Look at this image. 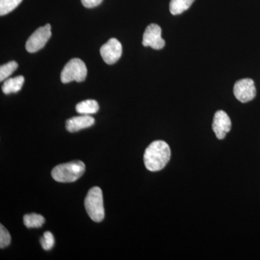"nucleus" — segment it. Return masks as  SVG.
<instances>
[{"label": "nucleus", "instance_id": "13", "mask_svg": "<svg viewBox=\"0 0 260 260\" xmlns=\"http://www.w3.org/2000/svg\"><path fill=\"white\" fill-rule=\"evenodd\" d=\"M194 0H171L169 9L174 15H180L190 8Z\"/></svg>", "mask_w": 260, "mask_h": 260}, {"label": "nucleus", "instance_id": "2", "mask_svg": "<svg viewBox=\"0 0 260 260\" xmlns=\"http://www.w3.org/2000/svg\"><path fill=\"white\" fill-rule=\"evenodd\" d=\"M85 164L81 160H74L59 164L51 171V177L58 182H74L85 173Z\"/></svg>", "mask_w": 260, "mask_h": 260}, {"label": "nucleus", "instance_id": "10", "mask_svg": "<svg viewBox=\"0 0 260 260\" xmlns=\"http://www.w3.org/2000/svg\"><path fill=\"white\" fill-rule=\"evenodd\" d=\"M94 123L95 119L90 115L74 116L66 121V129L70 133H76L93 126Z\"/></svg>", "mask_w": 260, "mask_h": 260}, {"label": "nucleus", "instance_id": "7", "mask_svg": "<svg viewBox=\"0 0 260 260\" xmlns=\"http://www.w3.org/2000/svg\"><path fill=\"white\" fill-rule=\"evenodd\" d=\"M165 40L161 37V28L155 23L150 24L145 29L143 38V45L160 50L165 47Z\"/></svg>", "mask_w": 260, "mask_h": 260}, {"label": "nucleus", "instance_id": "6", "mask_svg": "<svg viewBox=\"0 0 260 260\" xmlns=\"http://www.w3.org/2000/svg\"><path fill=\"white\" fill-rule=\"evenodd\" d=\"M234 93L237 100L240 102H251L256 95L254 82L250 78L239 80L234 85Z\"/></svg>", "mask_w": 260, "mask_h": 260}, {"label": "nucleus", "instance_id": "8", "mask_svg": "<svg viewBox=\"0 0 260 260\" xmlns=\"http://www.w3.org/2000/svg\"><path fill=\"white\" fill-rule=\"evenodd\" d=\"M100 53L107 64H113L120 59L122 46L117 39L112 38L101 47Z\"/></svg>", "mask_w": 260, "mask_h": 260}, {"label": "nucleus", "instance_id": "17", "mask_svg": "<svg viewBox=\"0 0 260 260\" xmlns=\"http://www.w3.org/2000/svg\"><path fill=\"white\" fill-rule=\"evenodd\" d=\"M54 242H55V241H54V236L49 232L44 233V236L40 239L42 248L46 251L50 250L52 249L54 245Z\"/></svg>", "mask_w": 260, "mask_h": 260}, {"label": "nucleus", "instance_id": "11", "mask_svg": "<svg viewBox=\"0 0 260 260\" xmlns=\"http://www.w3.org/2000/svg\"><path fill=\"white\" fill-rule=\"evenodd\" d=\"M24 82H25V78L21 75L13 78H8L5 80L3 85V93L5 94L18 93L21 90Z\"/></svg>", "mask_w": 260, "mask_h": 260}, {"label": "nucleus", "instance_id": "15", "mask_svg": "<svg viewBox=\"0 0 260 260\" xmlns=\"http://www.w3.org/2000/svg\"><path fill=\"white\" fill-rule=\"evenodd\" d=\"M23 0H0V15H5L14 10Z\"/></svg>", "mask_w": 260, "mask_h": 260}, {"label": "nucleus", "instance_id": "18", "mask_svg": "<svg viewBox=\"0 0 260 260\" xmlns=\"http://www.w3.org/2000/svg\"><path fill=\"white\" fill-rule=\"evenodd\" d=\"M10 242H11V237L10 233L1 224L0 225V247L1 249H4L9 246Z\"/></svg>", "mask_w": 260, "mask_h": 260}, {"label": "nucleus", "instance_id": "14", "mask_svg": "<svg viewBox=\"0 0 260 260\" xmlns=\"http://www.w3.org/2000/svg\"><path fill=\"white\" fill-rule=\"evenodd\" d=\"M24 224L28 229L31 228H40L44 225L45 219L42 215L37 213L28 214L23 218Z\"/></svg>", "mask_w": 260, "mask_h": 260}, {"label": "nucleus", "instance_id": "4", "mask_svg": "<svg viewBox=\"0 0 260 260\" xmlns=\"http://www.w3.org/2000/svg\"><path fill=\"white\" fill-rule=\"evenodd\" d=\"M88 73L84 61L78 58L70 59L61 73V80L63 83L72 81L83 82L85 80Z\"/></svg>", "mask_w": 260, "mask_h": 260}, {"label": "nucleus", "instance_id": "19", "mask_svg": "<svg viewBox=\"0 0 260 260\" xmlns=\"http://www.w3.org/2000/svg\"><path fill=\"white\" fill-rule=\"evenodd\" d=\"M103 0H81L82 4L87 8H93L99 6Z\"/></svg>", "mask_w": 260, "mask_h": 260}, {"label": "nucleus", "instance_id": "12", "mask_svg": "<svg viewBox=\"0 0 260 260\" xmlns=\"http://www.w3.org/2000/svg\"><path fill=\"white\" fill-rule=\"evenodd\" d=\"M99 109V105L96 101L86 100L77 104L76 111L81 115H90L95 114Z\"/></svg>", "mask_w": 260, "mask_h": 260}, {"label": "nucleus", "instance_id": "1", "mask_svg": "<svg viewBox=\"0 0 260 260\" xmlns=\"http://www.w3.org/2000/svg\"><path fill=\"white\" fill-rule=\"evenodd\" d=\"M170 158V147L162 140H156L150 143L144 153L145 166L150 172L162 170Z\"/></svg>", "mask_w": 260, "mask_h": 260}, {"label": "nucleus", "instance_id": "5", "mask_svg": "<svg viewBox=\"0 0 260 260\" xmlns=\"http://www.w3.org/2000/svg\"><path fill=\"white\" fill-rule=\"evenodd\" d=\"M51 36L50 24L40 27L29 37L25 44V49L30 53H35L41 50L49 40Z\"/></svg>", "mask_w": 260, "mask_h": 260}, {"label": "nucleus", "instance_id": "16", "mask_svg": "<svg viewBox=\"0 0 260 260\" xmlns=\"http://www.w3.org/2000/svg\"><path fill=\"white\" fill-rule=\"evenodd\" d=\"M18 67V63L15 61H9L7 64L2 65L0 67V80L3 82V80L8 79L9 76L17 70Z\"/></svg>", "mask_w": 260, "mask_h": 260}, {"label": "nucleus", "instance_id": "9", "mask_svg": "<svg viewBox=\"0 0 260 260\" xmlns=\"http://www.w3.org/2000/svg\"><path fill=\"white\" fill-rule=\"evenodd\" d=\"M232 128V121L229 115L223 111H218L213 117V129L216 138L223 140Z\"/></svg>", "mask_w": 260, "mask_h": 260}, {"label": "nucleus", "instance_id": "3", "mask_svg": "<svg viewBox=\"0 0 260 260\" xmlns=\"http://www.w3.org/2000/svg\"><path fill=\"white\" fill-rule=\"evenodd\" d=\"M85 208L87 213L93 221H102L105 216L104 212V200L101 188L94 186L88 191L85 197Z\"/></svg>", "mask_w": 260, "mask_h": 260}]
</instances>
